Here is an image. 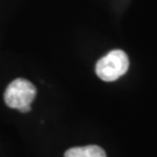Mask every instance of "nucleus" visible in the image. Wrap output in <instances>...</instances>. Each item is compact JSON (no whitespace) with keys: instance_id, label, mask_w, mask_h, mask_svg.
Listing matches in <instances>:
<instances>
[{"instance_id":"obj_2","label":"nucleus","mask_w":157,"mask_h":157,"mask_svg":"<svg viewBox=\"0 0 157 157\" xmlns=\"http://www.w3.org/2000/svg\"><path fill=\"white\" fill-rule=\"evenodd\" d=\"M129 69V58L124 50L115 49L101 57L95 64V73L104 82H114Z\"/></svg>"},{"instance_id":"obj_3","label":"nucleus","mask_w":157,"mask_h":157,"mask_svg":"<svg viewBox=\"0 0 157 157\" xmlns=\"http://www.w3.org/2000/svg\"><path fill=\"white\" fill-rule=\"evenodd\" d=\"M64 157H106L105 150L99 146L75 147L67 149Z\"/></svg>"},{"instance_id":"obj_1","label":"nucleus","mask_w":157,"mask_h":157,"mask_svg":"<svg viewBox=\"0 0 157 157\" xmlns=\"http://www.w3.org/2000/svg\"><path fill=\"white\" fill-rule=\"evenodd\" d=\"M36 97V87L33 83L23 78H17L7 86L4 94L5 104L10 108L21 113H28L32 109V102Z\"/></svg>"}]
</instances>
